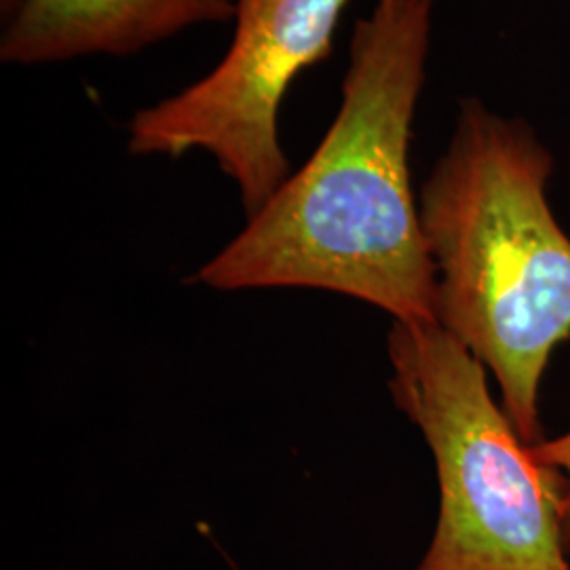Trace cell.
<instances>
[{"instance_id": "1", "label": "cell", "mask_w": 570, "mask_h": 570, "mask_svg": "<svg viewBox=\"0 0 570 570\" xmlns=\"http://www.w3.org/2000/svg\"><path fill=\"white\" fill-rule=\"evenodd\" d=\"M433 0H374L348 45L322 142L190 282L216 292L305 287L395 322L438 324V273L410 183Z\"/></svg>"}, {"instance_id": "2", "label": "cell", "mask_w": 570, "mask_h": 570, "mask_svg": "<svg viewBox=\"0 0 570 570\" xmlns=\"http://www.w3.org/2000/svg\"><path fill=\"white\" fill-rule=\"evenodd\" d=\"M551 171L529 122L463 98L419 199L438 322L494 374L529 446L543 440V372L570 338V237L548 202Z\"/></svg>"}, {"instance_id": "3", "label": "cell", "mask_w": 570, "mask_h": 570, "mask_svg": "<svg viewBox=\"0 0 570 570\" xmlns=\"http://www.w3.org/2000/svg\"><path fill=\"white\" fill-rule=\"evenodd\" d=\"M389 391L433 454L440 513L414 570H570L567 478L532 459L487 370L438 324L393 322Z\"/></svg>"}, {"instance_id": "4", "label": "cell", "mask_w": 570, "mask_h": 570, "mask_svg": "<svg viewBox=\"0 0 570 570\" xmlns=\"http://www.w3.org/2000/svg\"><path fill=\"white\" fill-rule=\"evenodd\" d=\"M348 0H235L233 39L205 77L138 110L127 125L136 157L209 155L239 190L245 218L287 180L279 131L289 87L326 60Z\"/></svg>"}, {"instance_id": "5", "label": "cell", "mask_w": 570, "mask_h": 570, "mask_svg": "<svg viewBox=\"0 0 570 570\" xmlns=\"http://www.w3.org/2000/svg\"><path fill=\"white\" fill-rule=\"evenodd\" d=\"M0 61L125 58L188 28L233 20L235 0H0Z\"/></svg>"}, {"instance_id": "6", "label": "cell", "mask_w": 570, "mask_h": 570, "mask_svg": "<svg viewBox=\"0 0 570 570\" xmlns=\"http://www.w3.org/2000/svg\"><path fill=\"white\" fill-rule=\"evenodd\" d=\"M532 459L541 465L560 469L567 478V501H564V546L570 553V433L556 440H541L529 446Z\"/></svg>"}]
</instances>
